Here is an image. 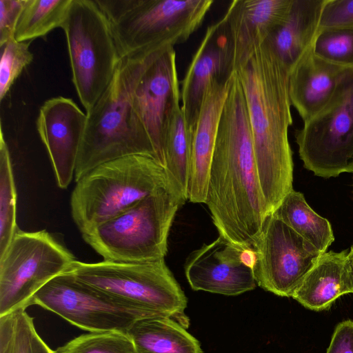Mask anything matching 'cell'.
Instances as JSON below:
<instances>
[{"mask_svg": "<svg viewBox=\"0 0 353 353\" xmlns=\"http://www.w3.org/2000/svg\"><path fill=\"white\" fill-rule=\"evenodd\" d=\"M205 203L219 235L253 251L268 215L245 97L236 72L218 125Z\"/></svg>", "mask_w": 353, "mask_h": 353, "instance_id": "cell-1", "label": "cell"}, {"mask_svg": "<svg viewBox=\"0 0 353 353\" xmlns=\"http://www.w3.org/2000/svg\"><path fill=\"white\" fill-rule=\"evenodd\" d=\"M234 72L245 97L259 181L270 215L293 190L289 69L267 40Z\"/></svg>", "mask_w": 353, "mask_h": 353, "instance_id": "cell-2", "label": "cell"}, {"mask_svg": "<svg viewBox=\"0 0 353 353\" xmlns=\"http://www.w3.org/2000/svg\"><path fill=\"white\" fill-rule=\"evenodd\" d=\"M121 59L185 42L202 24L213 0H95Z\"/></svg>", "mask_w": 353, "mask_h": 353, "instance_id": "cell-3", "label": "cell"}, {"mask_svg": "<svg viewBox=\"0 0 353 353\" xmlns=\"http://www.w3.org/2000/svg\"><path fill=\"white\" fill-rule=\"evenodd\" d=\"M167 185L165 168L150 157L104 163L76 182L70 199L72 219L81 234L88 232Z\"/></svg>", "mask_w": 353, "mask_h": 353, "instance_id": "cell-4", "label": "cell"}, {"mask_svg": "<svg viewBox=\"0 0 353 353\" xmlns=\"http://www.w3.org/2000/svg\"><path fill=\"white\" fill-rule=\"evenodd\" d=\"M76 280L123 301L150 316H168L186 328L188 300L164 259L143 263L74 261L68 270Z\"/></svg>", "mask_w": 353, "mask_h": 353, "instance_id": "cell-5", "label": "cell"}, {"mask_svg": "<svg viewBox=\"0 0 353 353\" xmlns=\"http://www.w3.org/2000/svg\"><path fill=\"white\" fill-rule=\"evenodd\" d=\"M183 205L167 185L82 236L105 261L143 263L164 259L170 227Z\"/></svg>", "mask_w": 353, "mask_h": 353, "instance_id": "cell-6", "label": "cell"}, {"mask_svg": "<svg viewBox=\"0 0 353 353\" xmlns=\"http://www.w3.org/2000/svg\"><path fill=\"white\" fill-rule=\"evenodd\" d=\"M121 61L106 90L87 114L74 179L98 165L132 155L155 159L150 139L131 104Z\"/></svg>", "mask_w": 353, "mask_h": 353, "instance_id": "cell-7", "label": "cell"}, {"mask_svg": "<svg viewBox=\"0 0 353 353\" xmlns=\"http://www.w3.org/2000/svg\"><path fill=\"white\" fill-rule=\"evenodd\" d=\"M61 28L72 83L88 113L108 88L122 59L109 22L95 0H72Z\"/></svg>", "mask_w": 353, "mask_h": 353, "instance_id": "cell-8", "label": "cell"}, {"mask_svg": "<svg viewBox=\"0 0 353 353\" xmlns=\"http://www.w3.org/2000/svg\"><path fill=\"white\" fill-rule=\"evenodd\" d=\"M74 261L47 231L19 230L0 256V316L31 305L34 295Z\"/></svg>", "mask_w": 353, "mask_h": 353, "instance_id": "cell-9", "label": "cell"}, {"mask_svg": "<svg viewBox=\"0 0 353 353\" xmlns=\"http://www.w3.org/2000/svg\"><path fill=\"white\" fill-rule=\"evenodd\" d=\"M128 94L152 143L155 160L165 168V132L174 103L180 99L176 52L159 48L121 59Z\"/></svg>", "mask_w": 353, "mask_h": 353, "instance_id": "cell-10", "label": "cell"}, {"mask_svg": "<svg viewBox=\"0 0 353 353\" xmlns=\"http://www.w3.org/2000/svg\"><path fill=\"white\" fill-rule=\"evenodd\" d=\"M304 167L316 176L353 173V68H348L323 108L296 132Z\"/></svg>", "mask_w": 353, "mask_h": 353, "instance_id": "cell-11", "label": "cell"}, {"mask_svg": "<svg viewBox=\"0 0 353 353\" xmlns=\"http://www.w3.org/2000/svg\"><path fill=\"white\" fill-rule=\"evenodd\" d=\"M51 311L71 324L90 332H127L144 312L76 280L65 272L33 296L31 305Z\"/></svg>", "mask_w": 353, "mask_h": 353, "instance_id": "cell-12", "label": "cell"}, {"mask_svg": "<svg viewBox=\"0 0 353 353\" xmlns=\"http://www.w3.org/2000/svg\"><path fill=\"white\" fill-rule=\"evenodd\" d=\"M253 252L256 285L285 297H292L323 254L272 214L267 216Z\"/></svg>", "mask_w": 353, "mask_h": 353, "instance_id": "cell-13", "label": "cell"}, {"mask_svg": "<svg viewBox=\"0 0 353 353\" xmlns=\"http://www.w3.org/2000/svg\"><path fill=\"white\" fill-rule=\"evenodd\" d=\"M253 260V251L243 250L219 235L189 255L185 276L194 290L236 296L257 285Z\"/></svg>", "mask_w": 353, "mask_h": 353, "instance_id": "cell-14", "label": "cell"}, {"mask_svg": "<svg viewBox=\"0 0 353 353\" xmlns=\"http://www.w3.org/2000/svg\"><path fill=\"white\" fill-rule=\"evenodd\" d=\"M86 121V112L70 98H50L39 109L37 130L60 188H67L74 175Z\"/></svg>", "mask_w": 353, "mask_h": 353, "instance_id": "cell-15", "label": "cell"}, {"mask_svg": "<svg viewBox=\"0 0 353 353\" xmlns=\"http://www.w3.org/2000/svg\"><path fill=\"white\" fill-rule=\"evenodd\" d=\"M292 0H234L221 19L235 72L286 19Z\"/></svg>", "mask_w": 353, "mask_h": 353, "instance_id": "cell-16", "label": "cell"}, {"mask_svg": "<svg viewBox=\"0 0 353 353\" xmlns=\"http://www.w3.org/2000/svg\"><path fill=\"white\" fill-rule=\"evenodd\" d=\"M233 72L231 48L220 19L208 26L181 81V107L192 135L209 86Z\"/></svg>", "mask_w": 353, "mask_h": 353, "instance_id": "cell-17", "label": "cell"}, {"mask_svg": "<svg viewBox=\"0 0 353 353\" xmlns=\"http://www.w3.org/2000/svg\"><path fill=\"white\" fill-rule=\"evenodd\" d=\"M232 74L212 82L192 132L188 183V200L192 203L205 202L218 125Z\"/></svg>", "mask_w": 353, "mask_h": 353, "instance_id": "cell-18", "label": "cell"}, {"mask_svg": "<svg viewBox=\"0 0 353 353\" xmlns=\"http://www.w3.org/2000/svg\"><path fill=\"white\" fill-rule=\"evenodd\" d=\"M347 68L321 59L312 48L290 70L291 104L304 123L327 103Z\"/></svg>", "mask_w": 353, "mask_h": 353, "instance_id": "cell-19", "label": "cell"}, {"mask_svg": "<svg viewBox=\"0 0 353 353\" xmlns=\"http://www.w3.org/2000/svg\"><path fill=\"white\" fill-rule=\"evenodd\" d=\"M349 293H353V264L349 251H331L320 256L292 298L308 309L321 311Z\"/></svg>", "mask_w": 353, "mask_h": 353, "instance_id": "cell-20", "label": "cell"}, {"mask_svg": "<svg viewBox=\"0 0 353 353\" xmlns=\"http://www.w3.org/2000/svg\"><path fill=\"white\" fill-rule=\"evenodd\" d=\"M326 0H292L283 24L268 39L289 71L313 47Z\"/></svg>", "mask_w": 353, "mask_h": 353, "instance_id": "cell-21", "label": "cell"}, {"mask_svg": "<svg viewBox=\"0 0 353 353\" xmlns=\"http://www.w3.org/2000/svg\"><path fill=\"white\" fill-rule=\"evenodd\" d=\"M137 353H203L199 341L168 316L137 319L127 332Z\"/></svg>", "mask_w": 353, "mask_h": 353, "instance_id": "cell-22", "label": "cell"}, {"mask_svg": "<svg viewBox=\"0 0 353 353\" xmlns=\"http://www.w3.org/2000/svg\"><path fill=\"white\" fill-rule=\"evenodd\" d=\"M173 105L165 132V170L168 187L184 204L188 199L192 134L179 103Z\"/></svg>", "mask_w": 353, "mask_h": 353, "instance_id": "cell-23", "label": "cell"}, {"mask_svg": "<svg viewBox=\"0 0 353 353\" xmlns=\"http://www.w3.org/2000/svg\"><path fill=\"white\" fill-rule=\"evenodd\" d=\"M272 214L322 253L334 240L330 223L315 212L299 192H288Z\"/></svg>", "mask_w": 353, "mask_h": 353, "instance_id": "cell-24", "label": "cell"}, {"mask_svg": "<svg viewBox=\"0 0 353 353\" xmlns=\"http://www.w3.org/2000/svg\"><path fill=\"white\" fill-rule=\"evenodd\" d=\"M72 0H26L14 32L18 41H32L46 37L61 28Z\"/></svg>", "mask_w": 353, "mask_h": 353, "instance_id": "cell-25", "label": "cell"}, {"mask_svg": "<svg viewBox=\"0 0 353 353\" xmlns=\"http://www.w3.org/2000/svg\"><path fill=\"white\" fill-rule=\"evenodd\" d=\"M1 122L0 136V256H1L16 232L17 191L10 152Z\"/></svg>", "mask_w": 353, "mask_h": 353, "instance_id": "cell-26", "label": "cell"}, {"mask_svg": "<svg viewBox=\"0 0 353 353\" xmlns=\"http://www.w3.org/2000/svg\"><path fill=\"white\" fill-rule=\"evenodd\" d=\"M54 353H137L127 332H90L54 350Z\"/></svg>", "mask_w": 353, "mask_h": 353, "instance_id": "cell-27", "label": "cell"}, {"mask_svg": "<svg viewBox=\"0 0 353 353\" xmlns=\"http://www.w3.org/2000/svg\"><path fill=\"white\" fill-rule=\"evenodd\" d=\"M35 331L26 309L0 316V353H30Z\"/></svg>", "mask_w": 353, "mask_h": 353, "instance_id": "cell-28", "label": "cell"}, {"mask_svg": "<svg viewBox=\"0 0 353 353\" xmlns=\"http://www.w3.org/2000/svg\"><path fill=\"white\" fill-rule=\"evenodd\" d=\"M321 59L344 68H353V30L321 29L313 44Z\"/></svg>", "mask_w": 353, "mask_h": 353, "instance_id": "cell-29", "label": "cell"}, {"mask_svg": "<svg viewBox=\"0 0 353 353\" xmlns=\"http://www.w3.org/2000/svg\"><path fill=\"white\" fill-rule=\"evenodd\" d=\"M32 41H18L14 38L1 48L0 61V101H2L23 69L33 60L30 50Z\"/></svg>", "mask_w": 353, "mask_h": 353, "instance_id": "cell-30", "label": "cell"}, {"mask_svg": "<svg viewBox=\"0 0 353 353\" xmlns=\"http://www.w3.org/2000/svg\"><path fill=\"white\" fill-rule=\"evenodd\" d=\"M353 30V0H326L319 23V30Z\"/></svg>", "mask_w": 353, "mask_h": 353, "instance_id": "cell-31", "label": "cell"}, {"mask_svg": "<svg viewBox=\"0 0 353 353\" xmlns=\"http://www.w3.org/2000/svg\"><path fill=\"white\" fill-rule=\"evenodd\" d=\"M26 0H0V46L14 38L17 22Z\"/></svg>", "mask_w": 353, "mask_h": 353, "instance_id": "cell-32", "label": "cell"}, {"mask_svg": "<svg viewBox=\"0 0 353 353\" xmlns=\"http://www.w3.org/2000/svg\"><path fill=\"white\" fill-rule=\"evenodd\" d=\"M326 353H353L352 321H344L336 325Z\"/></svg>", "mask_w": 353, "mask_h": 353, "instance_id": "cell-33", "label": "cell"}, {"mask_svg": "<svg viewBox=\"0 0 353 353\" xmlns=\"http://www.w3.org/2000/svg\"><path fill=\"white\" fill-rule=\"evenodd\" d=\"M30 353H54V350H51L47 344L43 341V339L38 334L37 331L34 332L30 349Z\"/></svg>", "mask_w": 353, "mask_h": 353, "instance_id": "cell-34", "label": "cell"}, {"mask_svg": "<svg viewBox=\"0 0 353 353\" xmlns=\"http://www.w3.org/2000/svg\"><path fill=\"white\" fill-rule=\"evenodd\" d=\"M349 256H350V260L353 264V244L351 246L350 250H349Z\"/></svg>", "mask_w": 353, "mask_h": 353, "instance_id": "cell-35", "label": "cell"}]
</instances>
